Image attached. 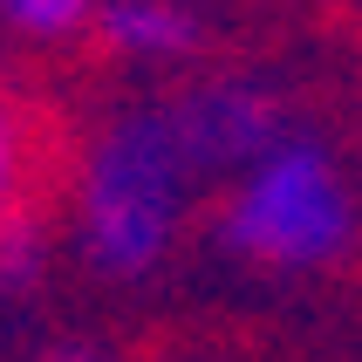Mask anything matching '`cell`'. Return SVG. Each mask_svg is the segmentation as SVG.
I'll return each instance as SVG.
<instances>
[{
    "instance_id": "obj_2",
    "label": "cell",
    "mask_w": 362,
    "mask_h": 362,
    "mask_svg": "<svg viewBox=\"0 0 362 362\" xmlns=\"http://www.w3.org/2000/svg\"><path fill=\"white\" fill-rule=\"evenodd\" d=\"M212 246L274 281L335 274L362 246V192L322 137L287 123L267 151H253L219 178Z\"/></svg>"
},
{
    "instance_id": "obj_6",
    "label": "cell",
    "mask_w": 362,
    "mask_h": 362,
    "mask_svg": "<svg viewBox=\"0 0 362 362\" xmlns=\"http://www.w3.org/2000/svg\"><path fill=\"white\" fill-rule=\"evenodd\" d=\"M96 21V0H0V28L35 48H62V41H82Z\"/></svg>"
},
{
    "instance_id": "obj_3",
    "label": "cell",
    "mask_w": 362,
    "mask_h": 362,
    "mask_svg": "<svg viewBox=\"0 0 362 362\" xmlns=\"http://www.w3.org/2000/svg\"><path fill=\"white\" fill-rule=\"evenodd\" d=\"M171 117H178L185 144L199 151L205 178H226L233 164H246L253 151L287 130V110L267 82H246V76H212V82H192L185 96H171Z\"/></svg>"
},
{
    "instance_id": "obj_1",
    "label": "cell",
    "mask_w": 362,
    "mask_h": 362,
    "mask_svg": "<svg viewBox=\"0 0 362 362\" xmlns=\"http://www.w3.org/2000/svg\"><path fill=\"white\" fill-rule=\"evenodd\" d=\"M205 185L171 103L117 110L76 164V253L103 281H151L178 246Z\"/></svg>"
},
{
    "instance_id": "obj_5",
    "label": "cell",
    "mask_w": 362,
    "mask_h": 362,
    "mask_svg": "<svg viewBox=\"0 0 362 362\" xmlns=\"http://www.w3.org/2000/svg\"><path fill=\"white\" fill-rule=\"evenodd\" d=\"M35 205V123L0 89V226Z\"/></svg>"
},
{
    "instance_id": "obj_4",
    "label": "cell",
    "mask_w": 362,
    "mask_h": 362,
    "mask_svg": "<svg viewBox=\"0 0 362 362\" xmlns=\"http://www.w3.org/2000/svg\"><path fill=\"white\" fill-rule=\"evenodd\" d=\"M89 35L103 41V55L130 62V69H178L199 55L205 21L192 0H96Z\"/></svg>"
},
{
    "instance_id": "obj_7",
    "label": "cell",
    "mask_w": 362,
    "mask_h": 362,
    "mask_svg": "<svg viewBox=\"0 0 362 362\" xmlns=\"http://www.w3.org/2000/svg\"><path fill=\"white\" fill-rule=\"evenodd\" d=\"M41 267H48V233H41V212H14V219L0 226V294H14V287H35Z\"/></svg>"
},
{
    "instance_id": "obj_8",
    "label": "cell",
    "mask_w": 362,
    "mask_h": 362,
    "mask_svg": "<svg viewBox=\"0 0 362 362\" xmlns=\"http://www.w3.org/2000/svg\"><path fill=\"white\" fill-rule=\"evenodd\" d=\"M28 362H117V356L96 349V342H55V349H41V356H28Z\"/></svg>"
}]
</instances>
